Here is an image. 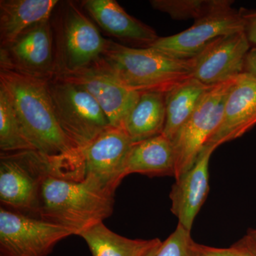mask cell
Returning <instances> with one entry per match:
<instances>
[{"mask_svg": "<svg viewBox=\"0 0 256 256\" xmlns=\"http://www.w3.org/2000/svg\"><path fill=\"white\" fill-rule=\"evenodd\" d=\"M114 194L88 176L76 180L50 174L42 182L34 217L79 236L112 215Z\"/></svg>", "mask_w": 256, "mask_h": 256, "instance_id": "6da1fadb", "label": "cell"}, {"mask_svg": "<svg viewBox=\"0 0 256 256\" xmlns=\"http://www.w3.org/2000/svg\"><path fill=\"white\" fill-rule=\"evenodd\" d=\"M0 84L9 94L24 132L37 151L50 156L82 153L57 121L48 82L0 68Z\"/></svg>", "mask_w": 256, "mask_h": 256, "instance_id": "7a4b0ae2", "label": "cell"}, {"mask_svg": "<svg viewBox=\"0 0 256 256\" xmlns=\"http://www.w3.org/2000/svg\"><path fill=\"white\" fill-rule=\"evenodd\" d=\"M99 60L124 85L139 92L166 94L192 76L191 60L173 58L151 47H130L110 40Z\"/></svg>", "mask_w": 256, "mask_h": 256, "instance_id": "3957f363", "label": "cell"}, {"mask_svg": "<svg viewBox=\"0 0 256 256\" xmlns=\"http://www.w3.org/2000/svg\"><path fill=\"white\" fill-rule=\"evenodd\" d=\"M66 156H50L37 150L0 154V202L4 208L35 218L42 182L50 174L66 172Z\"/></svg>", "mask_w": 256, "mask_h": 256, "instance_id": "277c9868", "label": "cell"}, {"mask_svg": "<svg viewBox=\"0 0 256 256\" xmlns=\"http://www.w3.org/2000/svg\"><path fill=\"white\" fill-rule=\"evenodd\" d=\"M50 23L54 43L55 77L78 72L98 62L110 42L73 1L60 2Z\"/></svg>", "mask_w": 256, "mask_h": 256, "instance_id": "5b68a950", "label": "cell"}, {"mask_svg": "<svg viewBox=\"0 0 256 256\" xmlns=\"http://www.w3.org/2000/svg\"><path fill=\"white\" fill-rule=\"evenodd\" d=\"M48 88L57 121L79 150L111 126L97 101L82 87L56 77L48 82Z\"/></svg>", "mask_w": 256, "mask_h": 256, "instance_id": "8992f818", "label": "cell"}, {"mask_svg": "<svg viewBox=\"0 0 256 256\" xmlns=\"http://www.w3.org/2000/svg\"><path fill=\"white\" fill-rule=\"evenodd\" d=\"M236 77L210 88L188 120L172 139L176 178L194 164L206 143L220 127L227 98Z\"/></svg>", "mask_w": 256, "mask_h": 256, "instance_id": "52a82bcc", "label": "cell"}, {"mask_svg": "<svg viewBox=\"0 0 256 256\" xmlns=\"http://www.w3.org/2000/svg\"><path fill=\"white\" fill-rule=\"evenodd\" d=\"M73 235L56 224L0 208V256H47Z\"/></svg>", "mask_w": 256, "mask_h": 256, "instance_id": "ba28073f", "label": "cell"}, {"mask_svg": "<svg viewBox=\"0 0 256 256\" xmlns=\"http://www.w3.org/2000/svg\"><path fill=\"white\" fill-rule=\"evenodd\" d=\"M0 68L50 82L56 76L54 43L50 18L35 24L0 46Z\"/></svg>", "mask_w": 256, "mask_h": 256, "instance_id": "9c48e42d", "label": "cell"}, {"mask_svg": "<svg viewBox=\"0 0 256 256\" xmlns=\"http://www.w3.org/2000/svg\"><path fill=\"white\" fill-rule=\"evenodd\" d=\"M244 28L240 10L228 6L195 20L191 28L180 33L159 37L149 47L178 60H192L216 38Z\"/></svg>", "mask_w": 256, "mask_h": 256, "instance_id": "30bf717a", "label": "cell"}, {"mask_svg": "<svg viewBox=\"0 0 256 256\" xmlns=\"http://www.w3.org/2000/svg\"><path fill=\"white\" fill-rule=\"evenodd\" d=\"M56 77L85 89L100 106L110 126L121 129L140 95L124 85L100 60L78 72Z\"/></svg>", "mask_w": 256, "mask_h": 256, "instance_id": "8fae6325", "label": "cell"}, {"mask_svg": "<svg viewBox=\"0 0 256 256\" xmlns=\"http://www.w3.org/2000/svg\"><path fill=\"white\" fill-rule=\"evenodd\" d=\"M250 48L244 32L220 36L190 60L192 76L208 86L236 78L244 73Z\"/></svg>", "mask_w": 256, "mask_h": 256, "instance_id": "7c38bea8", "label": "cell"}, {"mask_svg": "<svg viewBox=\"0 0 256 256\" xmlns=\"http://www.w3.org/2000/svg\"><path fill=\"white\" fill-rule=\"evenodd\" d=\"M132 143L124 129L110 126L82 151L85 176L114 192L124 178V163Z\"/></svg>", "mask_w": 256, "mask_h": 256, "instance_id": "4fadbf2b", "label": "cell"}, {"mask_svg": "<svg viewBox=\"0 0 256 256\" xmlns=\"http://www.w3.org/2000/svg\"><path fill=\"white\" fill-rule=\"evenodd\" d=\"M216 149L214 146H205L194 164L175 178L170 194L172 212L178 218V224L190 232L210 192L208 168Z\"/></svg>", "mask_w": 256, "mask_h": 256, "instance_id": "5bb4252c", "label": "cell"}, {"mask_svg": "<svg viewBox=\"0 0 256 256\" xmlns=\"http://www.w3.org/2000/svg\"><path fill=\"white\" fill-rule=\"evenodd\" d=\"M256 126V78L246 73L236 77L226 102L223 118L206 146L218 148L242 137Z\"/></svg>", "mask_w": 256, "mask_h": 256, "instance_id": "9a60e30c", "label": "cell"}, {"mask_svg": "<svg viewBox=\"0 0 256 256\" xmlns=\"http://www.w3.org/2000/svg\"><path fill=\"white\" fill-rule=\"evenodd\" d=\"M80 4L102 30L120 41L144 48L159 38L154 28L128 14L114 0H84Z\"/></svg>", "mask_w": 256, "mask_h": 256, "instance_id": "2e32d148", "label": "cell"}, {"mask_svg": "<svg viewBox=\"0 0 256 256\" xmlns=\"http://www.w3.org/2000/svg\"><path fill=\"white\" fill-rule=\"evenodd\" d=\"M132 174L150 178L174 176L175 154L172 141L161 134L133 142L124 163V178Z\"/></svg>", "mask_w": 256, "mask_h": 256, "instance_id": "e0dca14e", "label": "cell"}, {"mask_svg": "<svg viewBox=\"0 0 256 256\" xmlns=\"http://www.w3.org/2000/svg\"><path fill=\"white\" fill-rule=\"evenodd\" d=\"M58 0H1L0 45L12 42L35 24L52 18Z\"/></svg>", "mask_w": 256, "mask_h": 256, "instance_id": "ac0fdd59", "label": "cell"}, {"mask_svg": "<svg viewBox=\"0 0 256 256\" xmlns=\"http://www.w3.org/2000/svg\"><path fill=\"white\" fill-rule=\"evenodd\" d=\"M166 122L165 94L140 92L139 97L128 114L124 130L133 142L162 134Z\"/></svg>", "mask_w": 256, "mask_h": 256, "instance_id": "d6986e66", "label": "cell"}, {"mask_svg": "<svg viewBox=\"0 0 256 256\" xmlns=\"http://www.w3.org/2000/svg\"><path fill=\"white\" fill-rule=\"evenodd\" d=\"M212 87L190 76L166 92V122L162 134L172 140L178 130L191 117Z\"/></svg>", "mask_w": 256, "mask_h": 256, "instance_id": "ffe728a7", "label": "cell"}, {"mask_svg": "<svg viewBox=\"0 0 256 256\" xmlns=\"http://www.w3.org/2000/svg\"><path fill=\"white\" fill-rule=\"evenodd\" d=\"M92 256H146L162 244L159 238L130 239L120 236L108 228L104 222L80 234Z\"/></svg>", "mask_w": 256, "mask_h": 256, "instance_id": "44dd1931", "label": "cell"}, {"mask_svg": "<svg viewBox=\"0 0 256 256\" xmlns=\"http://www.w3.org/2000/svg\"><path fill=\"white\" fill-rule=\"evenodd\" d=\"M0 150L2 153L36 150L24 132L9 94L0 84Z\"/></svg>", "mask_w": 256, "mask_h": 256, "instance_id": "7402d4cb", "label": "cell"}, {"mask_svg": "<svg viewBox=\"0 0 256 256\" xmlns=\"http://www.w3.org/2000/svg\"><path fill=\"white\" fill-rule=\"evenodd\" d=\"M154 10L166 13L173 20H198L216 10L232 6L230 0H152Z\"/></svg>", "mask_w": 256, "mask_h": 256, "instance_id": "603a6c76", "label": "cell"}, {"mask_svg": "<svg viewBox=\"0 0 256 256\" xmlns=\"http://www.w3.org/2000/svg\"><path fill=\"white\" fill-rule=\"evenodd\" d=\"M203 248L193 240L191 232L178 224L174 232L162 242L156 256H203Z\"/></svg>", "mask_w": 256, "mask_h": 256, "instance_id": "cb8c5ba5", "label": "cell"}, {"mask_svg": "<svg viewBox=\"0 0 256 256\" xmlns=\"http://www.w3.org/2000/svg\"><path fill=\"white\" fill-rule=\"evenodd\" d=\"M244 22V32L250 46H256V10L246 11L240 10Z\"/></svg>", "mask_w": 256, "mask_h": 256, "instance_id": "d4e9b609", "label": "cell"}, {"mask_svg": "<svg viewBox=\"0 0 256 256\" xmlns=\"http://www.w3.org/2000/svg\"><path fill=\"white\" fill-rule=\"evenodd\" d=\"M203 256H238V248L235 244L228 248H218L204 246Z\"/></svg>", "mask_w": 256, "mask_h": 256, "instance_id": "484cf974", "label": "cell"}, {"mask_svg": "<svg viewBox=\"0 0 256 256\" xmlns=\"http://www.w3.org/2000/svg\"><path fill=\"white\" fill-rule=\"evenodd\" d=\"M235 245L238 248V256H256V246L247 235Z\"/></svg>", "mask_w": 256, "mask_h": 256, "instance_id": "4316f807", "label": "cell"}, {"mask_svg": "<svg viewBox=\"0 0 256 256\" xmlns=\"http://www.w3.org/2000/svg\"><path fill=\"white\" fill-rule=\"evenodd\" d=\"M244 73L256 78V46L252 47L248 52L244 63Z\"/></svg>", "mask_w": 256, "mask_h": 256, "instance_id": "83f0119b", "label": "cell"}, {"mask_svg": "<svg viewBox=\"0 0 256 256\" xmlns=\"http://www.w3.org/2000/svg\"><path fill=\"white\" fill-rule=\"evenodd\" d=\"M247 236L249 238L252 239V242H254L256 246V229H250V230L248 232Z\"/></svg>", "mask_w": 256, "mask_h": 256, "instance_id": "f1b7e54d", "label": "cell"}, {"mask_svg": "<svg viewBox=\"0 0 256 256\" xmlns=\"http://www.w3.org/2000/svg\"><path fill=\"white\" fill-rule=\"evenodd\" d=\"M161 244L154 248H153L151 252H150L149 254H148L146 256H156V254H158V250H159L160 246H161Z\"/></svg>", "mask_w": 256, "mask_h": 256, "instance_id": "f546056e", "label": "cell"}]
</instances>
